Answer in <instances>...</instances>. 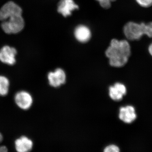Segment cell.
<instances>
[{"instance_id": "8992f818", "label": "cell", "mask_w": 152, "mask_h": 152, "mask_svg": "<svg viewBox=\"0 0 152 152\" xmlns=\"http://www.w3.org/2000/svg\"><path fill=\"white\" fill-rule=\"evenodd\" d=\"M79 9L74 0H60L57 5V12L64 18L70 16L74 11Z\"/></svg>"}, {"instance_id": "e0dca14e", "label": "cell", "mask_w": 152, "mask_h": 152, "mask_svg": "<svg viewBox=\"0 0 152 152\" xmlns=\"http://www.w3.org/2000/svg\"><path fill=\"white\" fill-rule=\"evenodd\" d=\"M104 152H119L120 149L115 145H112L107 146L104 150Z\"/></svg>"}, {"instance_id": "d6986e66", "label": "cell", "mask_w": 152, "mask_h": 152, "mask_svg": "<svg viewBox=\"0 0 152 152\" xmlns=\"http://www.w3.org/2000/svg\"><path fill=\"white\" fill-rule=\"evenodd\" d=\"M3 140V137L2 134L0 133V143L2 142Z\"/></svg>"}, {"instance_id": "4fadbf2b", "label": "cell", "mask_w": 152, "mask_h": 152, "mask_svg": "<svg viewBox=\"0 0 152 152\" xmlns=\"http://www.w3.org/2000/svg\"><path fill=\"white\" fill-rule=\"evenodd\" d=\"M10 81L7 78L0 75V96H5L9 92Z\"/></svg>"}, {"instance_id": "2e32d148", "label": "cell", "mask_w": 152, "mask_h": 152, "mask_svg": "<svg viewBox=\"0 0 152 152\" xmlns=\"http://www.w3.org/2000/svg\"><path fill=\"white\" fill-rule=\"evenodd\" d=\"M145 35L148 37L152 38V22L145 24Z\"/></svg>"}, {"instance_id": "7c38bea8", "label": "cell", "mask_w": 152, "mask_h": 152, "mask_svg": "<svg viewBox=\"0 0 152 152\" xmlns=\"http://www.w3.org/2000/svg\"><path fill=\"white\" fill-rule=\"evenodd\" d=\"M15 144L16 150L19 152L30 151L33 148L32 141L26 136H22L17 139Z\"/></svg>"}, {"instance_id": "277c9868", "label": "cell", "mask_w": 152, "mask_h": 152, "mask_svg": "<svg viewBox=\"0 0 152 152\" xmlns=\"http://www.w3.org/2000/svg\"><path fill=\"white\" fill-rule=\"evenodd\" d=\"M22 12L23 10L20 6L10 1L0 9V20L3 21L14 16L22 15Z\"/></svg>"}, {"instance_id": "5bb4252c", "label": "cell", "mask_w": 152, "mask_h": 152, "mask_svg": "<svg viewBox=\"0 0 152 152\" xmlns=\"http://www.w3.org/2000/svg\"><path fill=\"white\" fill-rule=\"evenodd\" d=\"M99 4L101 7L104 10H108L110 8L112 2L116 0H96Z\"/></svg>"}, {"instance_id": "8fae6325", "label": "cell", "mask_w": 152, "mask_h": 152, "mask_svg": "<svg viewBox=\"0 0 152 152\" xmlns=\"http://www.w3.org/2000/svg\"><path fill=\"white\" fill-rule=\"evenodd\" d=\"M126 92V88L124 85L121 83H116L109 89V96L112 99L115 101L121 100Z\"/></svg>"}, {"instance_id": "9a60e30c", "label": "cell", "mask_w": 152, "mask_h": 152, "mask_svg": "<svg viewBox=\"0 0 152 152\" xmlns=\"http://www.w3.org/2000/svg\"><path fill=\"white\" fill-rule=\"evenodd\" d=\"M140 7L144 8H148L152 6V0H135Z\"/></svg>"}, {"instance_id": "9c48e42d", "label": "cell", "mask_w": 152, "mask_h": 152, "mask_svg": "<svg viewBox=\"0 0 152 152\" xmlns=\"http://www.w3.org/2000/svg\"><path fill=\"white\" fill-rule=\"evenodd\" d=\"M15 101L18 107L23 110L29 109L33 102L31 95L26 91H21L17 93L15 96Z\"/></svg>"}, {"instance_id": "ba28073f", "label": "cell", "mask_w": 152, "mask_h": 152, "mask_svg": "<svg viewBox=\"0 0 152 152\" xmlns=\"http://www.w3.org/2000/svg\"><path fill=\"white\" fill-rule=\"evenodd\" d=\"M17 54V51L15 48L4 46L0 50V61L6 64L13 65L16 62Z\"/></svg>"}, {"instance_id": "30bf717a", "label": "cell", "mask_w": 152, "mask_h": 152, "mask_svg": "<svg viewBox=\"0 0 152 152\" xmlns=\"http://www.w3.org/2000/svg\"><path fill=\"white\" fill-rule=\"evenodd\" d=\"M119 118L121 121L126 124H131L137 118L134 108L132 106L122 107L120 109Z\"/></svg>"}, {"instance_id": "ac0fdd59", "label": "cell", "mask_w": 152, "mask_h": 152, "mask_svg": "<svg viewBox=\"0 0 152 152\" xmlns=\"http://www.w3.org/2000/svg\"><path fill=\"white\" fill-rule=\"evenodd\" d=\"M148 50V52L152 56V42L149 46Z\"/></svg>"}, {"instance_id": "3957f363", "label": "cell", "mask_w": 152, "mask_h": 152, "mask_svg": "<svg viewBox=\"0 0 152 152\" xmlns=\"http://www.w3.org/2000/svg\"><path fill=\"white\" fill-rule=\"evenodd\" d=\"M25 22L22 15L14 16L3 21L1 24L3 31L7 34H18L24 28Z\"/></svg>"}, {"instance_id": "6da1fadb", "label": "cell", "mask_w": 152, "mask_h": 152, "mask_svg": "<svg viewBox=\"0 0 152 152\" xmlns=\"http://www.w3.org/2000/svg\"><path fill=\"white\" fill-rule=\"evenodd\" d=\"M110 65L120 68L124 66L131 55V47L127 40L113 39L105 52Z\"/></svg>"}, {"instance_id": "7a4b0ae2", "label": "cell", "mask_w": 152, "mask_h": 152, "mask_svg": "<svg viewBox=\"0 0 152 152\" xmlns=\"http://www.w3.org/2000/svg\"><path fill=\"white\" fill-rule=\"evenodd\" d=\"M145 23L132 21L127 23L123 28V32L127 39L137 41L141 39L145 35Z\"/></svg>"}, {"instance_id": "52a82bcc", "label": "cell", "mask_w": 152, "mask_h": 152, "mask_svg": "<svg viewBox=\"0 0 152 152\" xmlns=\"http://www.w3.org/2000/svg\"><path fill=\"white\" fill-rule=\"evenodd\" d=\"M48 78L50 86L58 88L65 83L66 76L65 72L63 69L57 68L54 72L49 73Z\"/></svg>"}, {"instance_id": "5b68a950", "label": "cell", "mask_w": 152, "mask_h": 152, "mask_svg": "<svg viewBox=\"0 0 152 152\" xmlns=\"http://www.w3.org/2000/svg\"><path fill=\"white\" fill-rule=\"evenodd\" d=\"M74 37L78 42L86 44L88 42L92 37L91 28L85 24H79L76 26L73 31Z\"/></svg>"}]
</instances>
